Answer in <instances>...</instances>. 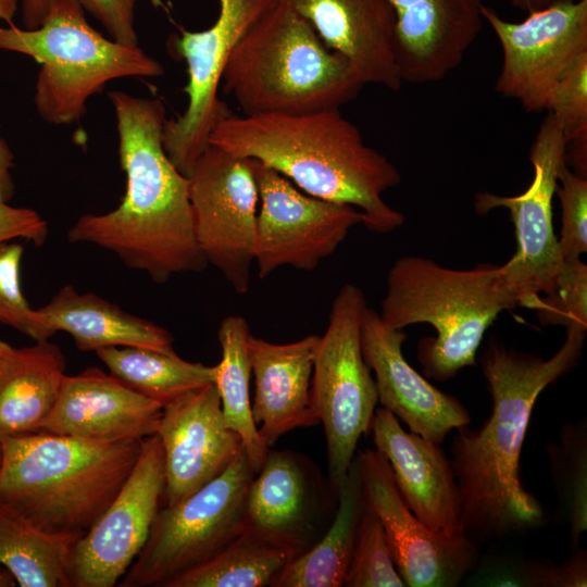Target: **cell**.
<instances>
[{
	"mask_svg": "<svg viewBox=\"0 0 587 587\" xmlns=\"http://www.w3.org/2000/svg\"><path fill=\"white\" fill-rule=\"evenodd\" d=\"M502 50L496 91L528 112L548 111L552 92L571 65L587 53V0H553L521 23L480 8Z\"/></svg>",
	"mask_w": 587,
	"mask_h": 587,
	"instance_id": "14",
	"label": "cell"
},
{
	"mask_svg": "<svg viewBox=\"0 0 587 587\" xmlns=\"http://www.w3.org/2000/svg\"><path fill=\"white\" fill-rule=\"evenodd\" d=\"M16 586L13 575L3 566L0 565V587H14Z\"/></svg>",
	"mask_w": 587,
	"mask_h": 587,
	"instance_id": "45",
	"label": "cell"
},
{
	"mask_svg": "<svg viewBox=\"0 0 587 587\" xmlns=\"http://www.w3.org/2000/svg\"><path fill=\"white\" fill-rule=\"evenodd\" d=\"M585 334L582 328H566L564 342L548 360L495 340L484 351L480 364L491 413L477 430L457 429L450 460L463 529L472 540L520 534L544 522L540 502L521 480L522 448L537 398L578 363Z\"/></svg>",
	"mask_w": 587,
	"mask_h": 587,
	"instance_id": "1",
	"label": "cell"
},
{
	"mask_svg": "<svg viewBox=\"0 0 587 587\" xmlns=\"http://www.w3.org/2000/svg\"><path fill=\"white\" fill-rule=\"evenodd\" d=\"M292 559L286 550L245 529L216 555L168 587L272 586Z\"/></svg>",
	"mask_w": 587,
	"mask_h": 587,
	"instance_id": "31",
	"label": "cell"
},
{
	"mask_svg": "<svg viewBox=\"0 0 587 587\" xmlns=\"http://www.w3.org/2000/svg\"><path fill=\"white\" fill-rule=\"evenodd\" d=\"M65 357L49 340L13 348L0 374V438L37 432L53 409Z\"/></svg>",
	"mask_w": 587,
	"mask_h": 587,
	"instance_id": "26",
	"label": "cell"
},
{
	"mask_svg": "<svg viewBox=\"0 0 587 587\" xmlns=\"http://www.w3.org/2000/svg\"><path fill=\"white\" fill-rule=\"evenodd\" d=\"M344 586H405L395 565L383 526L376 514L365 503Z\"/></svg>",
	"mask_w": 587,
	"mask_h": 587,
	"instance_id": "34",
	"label": "cell"
},
{
	"mask_svg": "<svg viewBox=\"0 0 587 587\" xmlns=\"http://www.w3.org/2000/svg\"><path fill=\"white\" fill-rule=\"evenodd\" d=\"M546 448L561 515L570 527L572 547L576 549L587 529L586 419L564 424L559 441Z\"/></svg>",
	"mask_w": 587,
	"mask_h": 587,
	"instance_id": "32",
	"label": "cell"
},
{
	"mask_svg": "<svg viewBox=\"0 0 587 587\" xmlns=\"http://www.w3.org/2000/svg\"><path fill=\"white\" fill-rule=\"evenodd\" d=\"M18 7L20 0H0V20L7 25L13 24Z\"/></svg>",
	"mask_w": 587,
	"mask_h": 587,
	"instance_id": "42",
	"label": "cell"
},
{
	"mask_svg": "<svg viewBox=\"0 0 587 587\" xmlns=\"http://www.w3.org/2000/svg\"><path fill=\"white\" fill-rule=\"evenodd\" d=\"M248 161L260 202L254 257L260 278L282 266L315 270L362 224L357 208L309 195L272 167Z\"/></svg>",
	"mask_w": 587,
	"mask_h": 587,
	"instance_id": "13",
	"label": "cell"
},
{
	"mask_svg": "<svg viewBox=\"0 0 587 587\" xmlns=\"http://www.w3.org/2000/svg\"><path fill=\"white\" fill-rule=\"evenodd\" d=\"M365 505L378 517L395 565L409 587H453L476 562V541L454 542L430 532L402 499L386 457L358 454Z\"/></svg>",
	"mask_w": 587,
	"mask_h": 587,
	"instance_id": "16",
	"label": "cell"
},
{
	"mask_svg": "<svg viewBox=\"0 0 587 587\" xmlns=\"http://www.w3.org/2000/svg\"><path fill=\"white\" fill-rule=\"evenodd\" d=\"M479 586L538 587V563L514 559H495L486 562L472 578Z\"/></svg>",
	"mask_w": 587,
	"mask_h": 587,
	"instance_id": "40",
	"label": "cell"
},
{
	"mask_svg": "<svg viewBox=\"0 0 587 587\" xmlns=\"http://www.w3.org/2000/svg\"><path fill=\"white\" fill-rule=\"evenodd\" d=\"M364 85L401 89L397 13L390 0H288Z\"/></svg>",
	"mask_w": 587,
	"mask_h": 587,
	"instance_id": "21",
	"label": "cell"
},
{
	"mask_svg": "<svg viewBox=\"0 0 587 587\" xmlns=\"http://www.w3.org/2000/svg\"><path fill=\"white\" fill-rule=\"evenodd\" d=\"M23 253L24 247L16 240L0 242V323L34 341L49 340L54 334L39 323L22 290Z\"/></svg>",
	"mask_w": 587,
	"mask_h": 587,
	"instance_id": "35",
	"label": "cell"
},
{
	"mask_svg": "<svg viewBox=\"0 0 587 587\" xmlns=\"http://www.w3.org/2000/svg\"><path fill=\"white\" fill-rule=\"evenodd\" d=\"M366 308L363 291L345 284L332 302L314 358L311 397L325 433L328 483L336 498L360 437L371 432L378 402L375 379L361 350Z\"/></svg>",
	"mask_w": 587,
	"mask_h": 587,
	"instance_id": "9",
	"label": "cell"
},
{
	"mask_svg": "<svg viewBox=\"0 0 587 587\" xmlns=\"http://www.w3.org/2000/svg\"><path fill=\"white\" fill-rule=\"evenodd\" d=\"M529 159L534 177L524 192L512 197L479 192L474 205L478 214L496 208L510 212L517 249L501 267L519 305L533 309L540 294L552 291L563 266L552 225V200L560 170L567 164L566 140L551 113L539 126Z\"/></svg>",
	"mask_w": 587,
	"mask_h": 587,
	"instance_id": "12",
	"label": "cell"
},
{
	"mask_svg": "<svg viewBox=\"0 0 587 587\" xmlns=\"http://www.w3.org/2000/svg\"><path fill=\"white\" fill-rule=\"evenodd\" d=\"M403 83L437 82L457 68L483 27V0H390Z\"/></svg>",
	"mask_w": 587,
	"mask_h": 587,
	"instance_id": "22",
	"label": "cell"
},
{
	"mask_svg": "<svg viewBox=\"0 0 587 587\" xmlns=\"http://www.w3.org/2000/svg\"><path fill=\"white\" fill-rule=\"evenodd\" d=\"M108 97L116 120L125 193L114 210L82 215L68 229V241L105 249L157 284L204 270L208 262L195 235L189 179L163 145V102L120 90Z\"/></svg>",
	"mask_w": 587,
	"mask_h": 587,
	"instance_id": "2",
	"label": "cell"
},
{
	"mask_svg": "<svg viewBox=\"0 0 587 587\" xmlns=\"http://www.w3.org/2000/svg\"><path fill=\"white\" fill-rule=\"evenodd\" d=\"M96 354L113 376L163 407L215 380V365L189 362L176 352L165 353L139 347H107L97 350Z\"/></svg>",
	"mask_w": 587,
	"mask_h": 587,
	"instance_id": "30",
	"label": "cell"
},
{
	"mask_svg": "<svg viewBox=\"0 0 587 587\" xmlns=\"http://www.w3.org/2000/svg\"><path fill=\"white\" fill-rule=\"evenodd\" d=\"M189 179L198 246L239 295L250 286L259 193L248 159L210 145Z\"/></svg>",
	"mask_w": 587,
	"mask_h": 587,
	"instance_id": "11",
	"label": "cell"
},
{
	"mask_svg": "<svg viewBox=\"0 0 587 587\" xmlns=\"http://www.w3.org/2000/svg\"><path fill=\"white\" fill-rule=\"evenodd\" d=\"M157 435L164 453L166 505H173L218 476L243 449L223 416L214 384L163 407Z\"/></svg>",
	"mask_w": 587,
	"mask_h": 587,
	"instance_id": "17",
	"label": "cell"
},
{
	"mask_svg": "<svg viewBox=\"0 0 587 587\" xmlns=\"http://www.w3.org/2000/svg\"><path fill=\"white\" fill-rule=\"evenodd\" d=\"M320 336L274 344L250 334L248 357L254 378L252 416L259 435L271 448L284 434L320 423L311 383Z\"/></svg>",
	"mask_w": 587,
	"mask_h": 587,
	"instance_id": "23",
	"label": "cell"
},
{
	"mask_svg": "<svg viewBox=\"0 0 587 587\" xmlns=\"http://www.w3.org/2000/svg\"><path fill=\"white\" fill-rule=\"evenodd\" d=\"M209 143L272 167L309 195L357 208L373 233H391L404 222L383 198L400 184L399 170L364 141L339 109L230 113L213 128Z\"/></svg>",
	"mask_w": 587,
	"mask_h": 587,
	"instance_id": "3",
	"label": "cell"
},
{
	"mask_svg": "<svg viewBox=\"0 0 587 587\" xmlns=\"http://www.w3.org/2000/svg\"><path fill=\"white\" fill-rule=\"evenodd\" d=\"M51 0H20L21 18L25 29L37 28L48 14Z\"/></svg>",
	"mask_w": 587,
	"mask_h": 587,
	"instance_id": "41",
	"label": "cell"
},
{
	"mask_svg": "<svg viewBox=\"0 0 587 587\" xmlns=\"http://www.w3.org/2000/svg\"><path fill=\"white\" fill-rule=\"evenodd\" d=\"M317 490L302 457L268 450L246 500V530L292 558L310 548L315 533Z\"/></svg>",
	"mask_w": 587,
	"mask_h": 587,
	"instance_id": "24",
	"label": "cell"
},
{
	"mask_svg": "<svg viewBox=\"0 0 587 587\" xmlns=\"http://www.w3.org/2000/svg\"><path fill=\"white\" fill-rule=\"evenodd\" d=\"M555 195L562 210L559 253L563 262L580 260L587 252V178L563 165Z\"/></svg>",
	"mask_w": 587,
	"mask_h": 587,
	"instance_id": "37",
	"label": "cell"
},
{
	"mask_svg": "<svg viewBox=\"0 0 587 587\" xmlns=\"http://www.w3.org/2000/svg\"><path fill=\"white\" fill-rule=\"evenodd\" d=\"M516 305L517 297L501 265L453 270L408 255L390 267L378 313L395 329L417 323L435 328V337L419 342L417 359L425 376L444 382L475 364L488 327L501 312Z\"/></svg>",
	"mask_w": 587,
	"mask_h": 587,
	"instance_id": "6",
	"label": "cell"
},
{
	"mask_svg": "<svg viewBox=\"0 0 587 587\" xmlns=\"http://www.w3.org/2000/svg\"><path fill=\"white\" fill-rule=\"evenodd\" d=\"M165 490L164 453L157 434L141 440L128 478L93 525L73 545L72 587H113L146 544Z\"/></svg>",
	"mask_w": 587,
	"mask_h": 587,
	"instance_id": "15",
	"label": "cell"
},
{
	"mask_svg": "<svg viewBox=\"0 0 587 587\" xmlns=\"http://www.w3.org/2000/svg\"><path fill=\"white\" fill-rule=\"evenodd\" d=\"M553 0H512V5L529 13L549 5Z\"/></svg>",
	"mask_w": 587,
	"mask_h": 587,
	"instance_id": "43",
	"label": "cell"
},
{
	"mask_svg": "<svg viewBox=\"0 0 587 587\" xmlns=\"http://www.w3.org/2000/svg\"><path fill=\"white\" fill-rule=\"evenodd\" d=\"M36 310L39 323L55 334L65 332L82 351L107 347H139L174 353V337L164 327L130 314L92 292L64 285Z\"/></svg>",
	"mask_w": 587,
	"mask_h": 587,
	"instance_id": "25",
	"label": "cell"
},
{
	"mask_svg": "<svg viewBox=\"0 0 587 587\" xmlns=\"http://www.w3.org/2000/svg\"><path fill=\"white\" fill-rule=\"evenodd\" d=\"M407 334L384 323L366 308L361 323V350L375 375L378 402L410 432L440 445L452 429L467 426L471 415L453 396L432 385L402 353Z\"/></svg>",
	"mask_w": 587,
	"mask_h": 587,
	"instance_id": "18",
	"label": "cell"
},
{
	"mask_svg": "<svg viewBox=\"0 0 587 587\" xmlns=\"http://www.w3.org/2000/svg\"><path fill=\"white\" fill-rule=\"evenodd\" d=\"M250 328L241 315H228L220 324L217 338L222 358L215 365L214 385L218 391L227 426L241 439L254 475L270 450L261 439L252 416L250 400L251 366L248 357Z\"/></svg>",
	"mask_w": 587,
	"mask_h": 587,
	"instance_id": "29",
	"label": "cell"
},
{
	"mask_svg": "<svg viewBox=\"0 0 587 587\" xmlns=\"http://www.w3.org/2000/svg\"><path fill=\"white\" fill-rule=\"evenodd\" d=\"M109 33L110 37L125 46L137 47L135 26L136 0H77Z\"/></svg>",
	"mask_w": 587,
	"mask_h": 587,
	"instance_id": "39",
	"label": "cell"
},
{
	"mask_svg": "<svg viewBox=\"0 0 587 587\" xmlns=\"http://www.w3.org/2000/svg\"><path fill=\"white\" fill-rule=\"evenodd\" d=\"M13 348L14 347L0 339V374L3 371Z\"/></svg>",
	"mask_w": 587,
	"mask_h": 587,
	"instance_id": "44",
	"label": "cell"
},
{
	"mask_svg": "<svg viewBox=\"0 0 587 587\" xmlns=\"http://www.w3.org/2000/svg\"><path fill=\"white\" fill-rule=\"evenodd\" d=\"M218 14L207 29H183L171 40L172 50L186 62L188 103L177 117L166 120L164 149L177 167L189 177L207 148L213 128L230 114L218 97L228 58L249 27L273 0H217Z\"/></svg>",
	"mask_w": 587,
	"mask_h": 587,
	"instance_id": "10",
	"label": "cell"
},
{
	"mask_svg": "<svg viewBox=\"0 0 587 587\" xmlns=\"http://www.w3.org/2000/svg\"><path fill=\"white\" fill-rule=\"evenodd\" d=\"M544 324L587 330V265L582 260L563 262L552 291L533 307Z\"/></svg>",
	"mask_w": 587,
	"mask_h": 587,
	"instance_id": "36",
	"label": "cell"
},
{
	"mask_svg": "<svg viewBox=\"0 0 587 587\" xmlns=\"http://www.w3.org/2000/svg\"><path fill=\"white\" fill-rule=\"evenodd\" d=\"M0 444V500L45 533L78 540L128 478L141 440L97 442L33 432Z\"/></svg>",
	"mask_w": 587,
	"mask_h": 587,
	"instance_id": "4",
	"label": "cell"
},
{
	"mask_svg": "<svg viewBox=\"0 0 587 587\" xmlns=\"http://www.w3.org/2000/svg\"><path fill=\"white\" fill-rule=\"evenodd\" d=\"M13 159L10 147L0 137V242L24 239L39 247L48 238L47 222L32 209L9 204L14 195Z\"/></svg>",
	"mask_w": 587,
	"mask_h": 587,
	"instance_id": "38",
	"label": "cell"
},
{
	"mask_svg": "<svg viewBox=\"0 0 587 587\" xmlns=\"http://www.w3.org/2000/svg\"><path fill=\"white\" fill-rule=\"evenodd\" d=\"M77 0H51L34 29L0 25V50L28 55L40 64L34 103L52 125L79 121L90 97L114 79L160 77L163 65L137 47L105 38L86 18Z\"/></svg>",
	"mask_w": 587,
	"mask_h": 587,
	"instance_id": "7",
	"label": "cell"
},
{
	"mask_svg": "<svg viewBox=\"0 0 587 587\" xmlns=\"http://www.w3.org/2000/svg\"><path fill=\"white\" fill-rule=\"evenodd\" d=\"M566 140V163L586 177L587 170V53L579 57L558 82L549 103Z\"/></svg>",
	"mask_w": 587,
	"mask_h": 587,
	"instance_id": "33",
	"label": "cell"
},
{
	"mask_svg": "<svg viewBox=\"0 0 587 587\" xmlns=\"http://www.w3.org/2000/svg\"><path fill=\"white\" fill-rule=\"evenodd\" d=\"M75 539L45 533L0 500V565L21 587H72L68 561Z\"/></svg>",
	"mask_w": 587,
	"mask_h": 587,
	"instance_id": "28",
	"label": "cell"
},
{
	"mask_svg": "<svg viewBox=\"0 0 587 587\" xmlns=\"http://www.w3.org/2000/svg\"><path fill=\"white\" fill-rule=\"evenodd\" d=\"M221 85L245 115L340 109L364 86L288 0H273L242 35Z\"/></svg>",
	"mask_w": 587,
	"mask_h": 587,
	"instance_id": "5",
	"label": "cell"
},
{
	"mask_svg": "<svg viewBox=\"0 0 587 587\" xmlns=\"http://www.w3.org/2000/svg\"><path fill=\"white\" fill-rule=\"evenodd\" d=\"M390 464L396 486L412 513L436 536L472 540L461 521L458 483L440 445L407 432L388 410H375L371 432Z\"/></svg>",
	"mask_w": 587,
	"mask_h": 587,
	"instance_id": "19",
	"label": "cell"
},
{
	"mask_svg": "<svg viewBox=\"0 0 587 587\" xmlns=\"http://www.w3.org/2000/svg\"><path fill=\"white\" fill-rule=\"evenodd\" d=\"M1 461H2V448H1V444H0V467H1Z\"/></svg>",
	"mask_w": 587,
	"mask_h": 587,
	"instance_id": "46",
	"label": "cell"
},
{
	"mask_svg": "<svg viewBox=\"0 0 587 587\" xmlns=\"http://www.w3.org/2000/svg\"><path fill=\"white\" fill-rule=\"evenodd\" d=\"M163 405L98 367L65 375L37 432L97 442L142 440L157 434Z\"/></svg>",
	"mask_w": 587,
	"mask_h": 587,
	"instance_id": "20",
	"label": "cell"
},
{
	"mask_svg": "<svg viewBox=\"0 0 587 587\" xmlns=\"http://www.w3.org/2000/svg\"><path fill=\"white\" fill-rule=\"evenodd\" d=\"M254 476L241 449L230 464L185 500L161 508L141 551L118 587H168L208 562L246 529Z\"/></svg>",
	"mask_w": 587,
	"mask_h": 587,
	"instance_id": "8",
	"label": "cell"
},
{
	"mask_svg": "<svg viewBox=\"0 0 587 587\" xmlns=\"http://www.w3.org/2000/svg\"><path fill=\"white\" fill-rule=\"evenodd\" d=\"M334 520L317 542L292 559L273 587H340L352 554L359 521L364 509L358 455L337 492Z\"/></svg>",
	"mask_w": 587,
	"mask_h": 587,
	"instance_id": "27",
	"label": "cell"
}]
</instances>
